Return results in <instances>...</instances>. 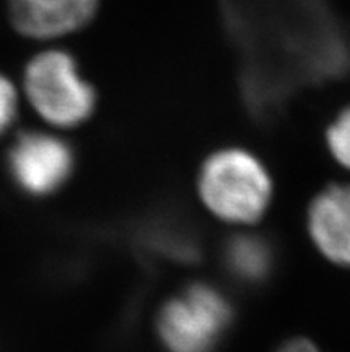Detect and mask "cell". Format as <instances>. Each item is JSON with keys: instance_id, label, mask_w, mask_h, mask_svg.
<instances>
[{"instance_id": "9c48e42d", "label": "cell", "mask_w": 350, "mask_h": 352, "mask_svg": "<svg viewBox=\"0 0 350 352\" xmlns=\"http://www.w3.org/2000/svg\"><path fill=\"white\" fill-rule=\"evenodd\" d=\"M18 111V95L13 82L0 74V134L9 129Z\"/></svg>"}, {"instance_id": "7a4b0ae2", "label": "cell", "mask_w": 350, "mask_h": 352, "mask_svg": "<svg viewBox=\"0 0 350 352\" xmlns=\"http://www.w3.org/2000/svg\"><path fill=\"white\" fill-rule=\"evenodd\" d=\"M25 94L45 120L59 127H76L95 109L94 86L79 74L76 59L63 50L36 56L25 70Z\"/></svg>"}, {"instance_id": "ba28073f", "label": "cell", "mask_w": 350, "mask_h": 352, "mask_svg": "<svg viewBox=\"0 0 350 352\" xmlns=\"http://www.w3.org/2000/svg\"><path fill=\"white\" fill-rule=\"evenodd\" d=\"M327 147L334 160L350 170V106L336 116L327 129Z\"/></svg>"}, {"instance_id": "277c9868", "label": "cell", "mask_w": 350, "mask_h": 352, "mask_svg": "<svg viewBox=\"0 0 350 352\" xmlns=\"http://www.w3.org/2000/svg\"><path fill=\"white\" fill-rule=\"evenodd\" d=\"M9 174L32 197L56 193L74 170V152L63 140L45 133H23L8 156Z\"/></svg>"}, {"instance_id": "6da1fadb", "label": "cell", "mask_w": 350, "mask_h": 352, "mask_svg": "<svg viewBox=\"0 0 350 352\" xmlns=\"http://www.w3.org/2000/svg\"><path fill=\"white\" fill-rule=\"evenodd\" d=\"M199 192L208 210L232 223H252L272 199L270 175L254 154L226 148L209 156L200 170Z\"/></svg>"}, {"instance_id": "30bf717a", "label": "cell", "mask_w": 350, "mask_h": 352, "mask_svg": "<svg viewBox=\"0 0 350 352\" xmlns=\"http://www.w3.org/2000/svg\"><path fill=\"white\" fill-rule=\"evenodd\" d=\"M279 352H320L315 345L311 344L309 340L297 338V340H289L288 344H284L283 347L279 349Z\"/></svg>"}, {"instance_id": "5b68a950", "label": "cell", "mask_w": 350, "mask_h": 352, "mask_svg": "<svg viewBox=\"0 0 350 352\" xmlns=\"http://www.w3.org/2000/svg\"><path fill=\"white\" fill-rule=\"evenodd\" d=\"M98 0H9L14 29L29 38H58L94 20Z\"/></svg>"}, {"instance_id": "8992f818", "label": "cell", "mask_w": 350, "mask_h": 352, "mask_svg": "<svg viewBox=\"0 0 350 352\" xmlns=\"http://www.w3.org/2000/svg\"><path fill=\"white\" fill-rule=\"evenodd\" d=\"M307 228L325 258L350 267V184L329 186L311 202Z\"/></svg>"}, {"instance_id": "52a82bcc", "label": "cell", "mask_w": 350, "mask_h": 352, "mask_svg": "<svg viewBox=\"0 0 350 352\" xmlns=\"http://www.w3.org/2000/svg\"><path fill=\"white\" fill-rule=\"evenodd\" d=\"M226 265L243 283H261L270 274L274 252L265 238L241 234L226 247Z\"/></svg>"}, {"instance_id": "3957f363", "label": "cell", "mask_w": 350, "mask_h": 352, "mask_svg": "<svg viewBox=\"0 0 350 352\" xmlns=\"http://www.w3.org/2000/svg\"><path fill=\"white\" fill-rule=\"evenodd\" d=\"M231 322V304L220 292L191 285L164 304L157 333L168 352H215Z\"/></svg>"}]
</instances>
